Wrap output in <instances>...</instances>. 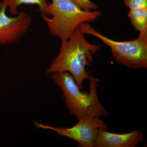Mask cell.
<instances>
[{
	"label": "cell",
	"instance_id": "cell-11",
	"mask_svg": "<svg viewBox=\"0 0 147 147\" xmlns=\"http://www.w3.org/2000/svg\"><path fill=\"white\" fill-rule=\"evenodd\" d=\"M124 5L129 9L147 8V0H123Z\"/></svg>",
	"mask_w": 147,
	"mask_h": 147
},
{
	"label": "cell",
	"instance_id": "cell-7",
	"mask_svg": "<svg viewBox=\"0 0 147 147\" xmlns=\"http://www.w3.org/2000/svg\"><path fill=\"white\" fill-rule=\"evenodd\" d=\"M143 132L139 129L117 134L100 129L95 147H136L144 141Z\"/></svg>",
	"mask_w": 147,
	"mask_h": 147
},
{
	"label": "cell",
	"instance_id": "cell-6",
	"mask_svg": "<svg viewBox=\"0 0 147 147\" xmlns=\"http://www.w3.org/2000/svg\"><path fill=\"white\" fill-rule=\"evenodd\" d=\"M7 7H0V47L18 42L30 28L32 18L26 11H19L16 16H8Z\"/></svg>",
	"mask_w": 147,
	"mask_h": 147
},
{
	"label": "cell",
	"instance_id": "cell-2",
	"mask_svg": "<svg viewBox=\"0 0 147 147\" xmlns=\"http://www.w3.org/2000/svg\"><path fill=\"white\" fill-rule=\"evenodd\" d=\"M51 78L60 89L69 114L77 120L85 116L107 117L108 113L98 99L97 88L100 80L90 74V92L81 91L72 75L67 71L56 72Z\"/></svg>",
	"mask_w": 147,
	"mask_h": 147
},
{
	"label": "cell",
	"instance_id": "cell-4",
	"mask_svg": "<svg viewBox=\"0 0 147 147\" xmlns=\"http://www.w3.org/2000/svg\"><path fill=\"white\" fill-rule=\"evenodd\" d=\"M79 27L84 34L97 37L109 46L118 63L129 69L147 68V36L139 34L138 38L133 40L117 41L103 35L87 23Z\"/></svg>",
	"mask_w": 147,
	"mask_h": 147
},
{
	"label": "cell",
	"instance_id": "cell-8",
	"mask_svg": "<svg viewBox=\"0 0 147 147\" xmlns=\"http://www.w3.org/2000/svg\"><path fill=\"white\" fill-rule=\"evenodd\" d=\"M48 3L47 0H2L0 2V7H7L9 12L12 16L18 14V7L22 4L36 5L39 8L40 14L48 16L47 8Z\"/></svg>",
	"mask_w": 147,
	"mask_h": 147
},
{
	"label": "cell",
	"instance_id": "cell-3",
	"mask_svg": "<svg viewBox=\"0 0 147 147\" xmlns=\"http://www.w3.org/2000/svg\"><path fill=\"white\" fill-rule=\"evenodd\" d=\"M47 11L48 17L40 14L42 20L50 34L61 40L69 39L80 25L96 21L102 14L101 11L83 10L70 0H52Z\"/></svg>",
	"mask_w": 147,
	"mask_h": 147
},
{
	"label": "cell",
	"instance_id": "cell-10",
	"mask_svg": "<svg viewBox=\"0 0 147 147\" xmlns=\"http://www.w3.org/2000/svg\"><path fill=\"white\" fill-rule=\"evenodd\" d=\"M83 10L92 11L97 10L98 6L90 0H70Z\"/></svg>",
	"mask_w": 147,
	"mask_h": 147
},
{
	"label": "cell",
	"instance_id": "cell-5",
	"mask_svg": "<svg viewBox=\"0 0 147 147\" xmlns=\"http://www.w3.org/2000/svg\"><path fill=\"white\" fill-rule=\"evenodd\" d=\"M78 120V123L70 128L55 127L37 122L34 124L38 128L53 130L58 136L72 139L80 147H95L99 129L108 130V125L99 117L85 116Z\"/></svg>",
	"mask_w": 147,
	"mask_h": 147
},
{
	"label": "cell",
	"instance_id": "cell-9",
	"mask_svg": "<svg viewBox=\"0 0 147 147\" xmlns=\"http://www.w3.org/2000/svg\"><path fill=\"white\" fill-rule=\"evenodd\" d=\"M131 24L136 30L147 36V8H138L130 9L128 14Z\"/></svg>",
	"mask_w": 147,
	"mask_h": 147
},
{
	"label": "cell",
	"instance_id": "cell-1",
	"mask_svg": "<svg viewBox=\"0 0 147 147\" xmlns=\"http://www.w3.org/2000/svg\"><path fill=\"white\" fill-rule=\"evenodd\" d=\"M84 34L79 27L69 39L61 40L59 54L45 70L47 74L69 72L81 90L84 80L90 76L86 67L91 64L94 55L101 48L100 45L87 41Z\"/></svg>",
	"mask_w": 147,
	"mask_h": 147
}]
</instances>
